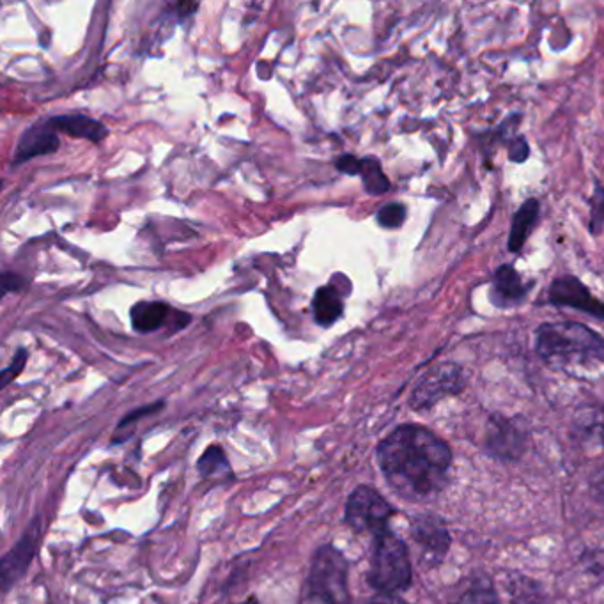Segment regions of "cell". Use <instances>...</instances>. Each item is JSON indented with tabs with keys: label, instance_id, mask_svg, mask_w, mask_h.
I'll list each match as a JSON object with an SVG mask.
<instances>
[{
	"label": "cell",
	"instance_id": "6da1fadb",
	"mask_svg": "<svg viewBox=\"0 0 604 604\" xmlns=\"http://www.w3.org/2000/svg\"><path fill=\"white\" fill-rule=\"evenodd\" d=\"M388 486L406 500H424L447 488L454 454L449 443L419 424L395 427L376 449Z\"/></svg>",
	"mask_w": 604,
	"mask_h": 604
},
{
	"label": "cell",
	"instance_id": "7a4b0ae2",
	"mask_svg": "<svg viewBox=\"0 0 604 604\" xmlns=\"http://www.w3.org/2000/svg\"><path fill=\"white\" fill-rule=\"evenodd\" d=\"M537 355L557 369H596L604 364V339L580 323H544L534 333Z\"/></svg>",
	"mask_w": 604,
	"mask_h": 604
},
{
	"label": "cell",
	"instance_id": "3957f363",
	"mask_svg": "<svg viewBox=\"0 0 604 604\" xmlns=\"http://www.w3.org/2000/svg\"><path fill=\"white\" fill-rule=\"evenodd\" d=\"M367 581L378 594L397 596L410 589L413 581L410 551L403 539L390 530L374 537Z\"/></svg>",
	"mask_w": 604,
	"mask_h": 604
},
{
	"label": "cell",
	"instance_id": "277c9868",
	"mask_svg": "<svg viewBox=\"0 0 604 604\" xmlns=\"http://www.w3.org/2000/svg\"><path fill=\"white\" fill-rule=\"evenodd\" d=\"M349 564L332 544H323L310 560L309 594L323 604H351Z\"/></svg>",
	"mask_w": 604,
	"mask_h": 604
},
{
	"label": "cell",
	"instance_id": "5b68a950",
	"mask_svg": "<svg viewBox=\"0 0 604 604\" xmlns=\"http://www.w3.org/2000/svg\"><path fill=\"white\" fill-rule=\"evenodd\" d=\"M394 514V507L388 504L387 498L378 489L362 484L349 495L344 521L357 534H372L376 537L387 532L388 523Z\"/></svg>",
	"mask_w": 604,
	"mask_h": 604
},
{
	"label": "cell",
	"instance_id": "8992f818",
	"mask_svg": "<svg viewBox=\"0 0 604 604\" xmlns=\"http://www.w3.org/2000/svg\"><path fill=\"white\" fill-rule=\"evenodd\" d=\"M466 380L463 367L457 364H440L427 372L419 381L410 397V406L415 411L433 408L445 397L461 394L465 390Z\"/></svg>",
	"mask_w": 604,
	"mask_h": 604
},
{
	"label": "cell",
	"instance_id": "52a82bcc",
	"mask_svg": "<svg viewBox=\"0 0 604 604\" xmlns=\"http://www.w3.org/2000/svg\"><path fill=\"white\" fill-rule=\"evenodd\" d=\"M410 534L419 546L422 562L427 567L440 566L452 543L447 523L436 514H419L411 521Z\"/></svg>",
	"mask_w": 604,
	"mask_h": 604
},
{
	"label": "cell",
	"instance_id": "ba28073f",
	"mask_svg": "<svg viewBox=\"0 0 604 604\" xmlns=\"http://www.w3.org/2000/svg\"><path fill=\"white\" fill-rule=\"evenodd\" d=\"M548 302L557 307H571L589 314L592 318L604 321V303L592 295L578 277L564 275L551 282L548 289Z\"/></svg>",
	"mask_w": 604,
	"mask_h": 604
},
{
	"label": "cell",
	"instance_id": "9c48e42d",
	"mask_svg": "<svg viewBox=\"0 0 604 604\" xmlns=\"http://www.w3.org/2000/svg\"><path fill=\"white\" fill-rule=\"evenodd\" d=\"M486 449L496 459L518 461L527 450V434L516 420L491 417L486 433Z\"/></svg>",
	"mask_w": 604,
	"mask_h": 604
},
{
	"label": "cell",
	"instance_id": "30bf717a",
	"mask_svg": "<svg viewBox=\"0 0 604 604\" xmlns=\"http://www.w3.org/2000/svg\"><path fill=\"white\" fill-rule=\"evenodd\" d=\"M130 319L135 332L153 333L162 330L165 325L176 326L183 330L192 321V316L183 310L172 309L163 302H139L130 310Z\"/></svg>",
	"mask_w": 604,
	"mask_h": 604
},
{
	"label": "cell",
	"instance_id": "8fae6325",
	"mask_svg": "<svg viewBox=\"0 0 604 604\" xmlns=\"http://www.w3.org/2000/svg\"><path fill=\"white\" fill-rule=\"evenodd\" d=\"M61 148V140L54 128L48 124L47 117L29 126L18 139L13 151V165L34 160L38 156L52 155Z\"/></svg>",
	"mask_w": 604,
	"mask_h": 604
},
{
	"label": "cell",
	"instance_id": "7c38bea8",
	"mask_svg": "<svg viewBox=\"0 0 604 604\" xmlns=\"http://www.w3.org/2000/svg\"><path fill=\"white\" fill-rule=\"evenodd\" d=\"M528 291H530V286L521 280L519 273L514 270V266L504 264L496 270L495 277H493L489 300L498 309H509V307L523 302Z\"/></svg>",
	"mask_w": 604,
	"mask_h": 604
},
{
	"label": "cell",
	"instance_id": "4fadbf2b",
	"mask_svg": "<svg viewBox=\"0 0 604 604\" xmlns=\"http://www.w3.org/2000/svg\"><path fill=\"white\" fill-rule=\"evenodd\" d=\"M38 530L24 535V539L16 544L13 550L9 551L6 557L2 558V587L8 592L11 585L24 576L25 571L31 566L32 557L36 553V544H38Z\"/></svg>",
	"mask_w": 604,
	"mask_h": 604
},
{
	"label": "cell",
	"instance_id": "5bb4252c",
	"mask_svg": "<svg viewBox=\"0 0 604 604\" xmlns=\"http://www.w3.org/2000/svg\"><path fill=\"white\" fill-rule=\"evenodd\" d=\"M48 124L57 133H66L73 139H86L101 142L109 135L107 126L86 114H64V116L47 117Z\"/></svg>",
	"mask_w": 604,
	"mask_h": 604
},
{
	"label": "cell",
	"instance_id": "9a60e30c",
	"mask_svg": "<svg viewBox=\"0 0 604 604\" xmlns=\"http://www.w3.org/2000/svg\"><path fill=\"white\" fill-rule=\"evenodd\" d=\"M539 211H541V204L534 197H530L519 206V210L512 218L511 234H509L511 252H519L521 248L525 247L528 236L532 233L535 222L539 218Z\"/></svg>",
	"mask_w": 604,
	"mask_h": 604
},
{
	"label": "cell",
	"instance_id": "2e32d148",
	"mask_svg": "<svg viewBox=\"0 0 604 604\" xmlns=\"http://www.w3.org/2000/svg\"><path fill=\"white\" fill-rule=\"evenodd\" d=\"M312 312H314V319L318 325L326 326V328L332 326L344 312V300H342L339 289L332 284L319 287L312 298Z\"/></svg>",
	"mask_w": 604,
	"mask_h": 604
},
{
	"label": "cell",
	"instance_id": "e0dca14e",
	"mask_svg": "<svg viewBox=\"0 0 604 604\" xmlns=\"http://www.w3.org/2000/svg\"><path fill=\"white\" fill-rule=\"evenodd\" d=\"M449 604H502L493 581L488 576L473 578L472 583Z\"/></svg>",
	"mask_w": 604,
	"mask_h": 604
},
{
	"label": "cell",
	"instance_id": "ac0fdd59",
	"mask_svg": "<svg viewBox=\"0 0 604 604\" xmlns=\"http://www.w3.org/2000/svg\"><path fill=\"white\" fill-rule=\"evenodd\" d=\"M360 178L364 183V190L369 195L387 194L390 190V179L387 178V174L383 172L380 160L378 158H362V169H360Z\"/></svg>",
	"mask_w": 604,
	"mask_h": 604
},
{
	"label": "cell",
	"instance_id": "d6986e66",
	"mask_svg": "<svg viewBox=\"0 0 604 604\" xmlns=\"http://www.w3.org/2000/svg\"><path fill=\"white\" fill-rule=\"evenodd\" d=\"M197 470L202 477H215L220 472L231 473L229 459L225 456L224 449L220 445H210L204 450V454L197 461Z\"/></svg>",
	"mask_w": 604,
	"mask_h": 604
},
{
	"label": "cell",
	"instance_id": "ffe728a7",
	"mask_svg": "<svg viewBox=\"0 0 604 604\" xmlns=\"http://www.w3.org/2000/svg\"><path fill=\"white\" fill-rule=\"evenodd\" d=\"M376 220L383 229H399L406 220V208L401 202H390L376 213Z\"/></svg>",
	"mask_w": 604,
	"mask_h": 604
},
{
	"label": "cell",
	"instance_id": "44dd1931",
	"mask_svg": "<svg viewBox=\"0 0 604 604\" xmlns=\"http://www.w3.org/2000/svg\"><path fill=\"white\" fill-rule=\"evenodd\" d=\"M604 227V186H596L590 197L589 231L597 236Z\"/></svg>",
	"mask_w": 604,
	"mask_h": 604
},
{
	"label": "cell",
	"instance_id": "7402d4cb",
	"mask_svg": "<svg viewBox=\"0 0 604 604\" xmlns=\"http://www.w3.org/2000/svg\"><path fill=\"white\" fill-rule=\"evenodd\" d=\"M25 362H27V351L20 348L16 351L15 358H13V362H11L8 369H4V372H2V388L8 387L11 381L20 376V372L24 371Z\"/></svg>",
	"mask_w": 604,
	"mask_h": 604
},
{
	"label": "cell",
	"instance_id": "603a6c76",
	"mask_svg": "<svg viewBox=\"0 0 604 604\" xmlns=\"http://www.w3.org/2000/svg\"><path fill=\"white\" fill-rule=\"evenodd\" d=\"M335 167L346 176H360L362 158H357L355 155H342L335 160Z\"/></svg>",
	"mask_w": 604,
	"mask_h": 604
},
{
	"label": "cell",
	"instance_id": "cb8c5ba5",
	"mask_svg": "<svg viewBox=\"0 0 604 604\" xmlns=\"http://www.w3.org/2000/svg\"><path fill=\"white\" fill-rule=\"evenodd\" d=\"M528 155H530V146H528L527 140L523 139V137H518V139L512 140L511 144H509V158H511V162H527Z\"/></svg>",
	"mask_w": 604,
	"mask_h": 604
},
{
	"label": "cell",
	"instance_id": "d4e9b609",
	"mask_svg": "<svg viewBox=\"0 0 604 604\" xmlns=\"http://www.w3.org/2000/svg\"><path fill=\"white\" fill-rule=\"evenodd\" d=\"M163 403H155L149 404V406H144V408H139V410L133 411L130 415H126L123 420H121V424H119V429H123V427L128 426V424H133V422H137L140 417H146V415H151V413H156L158 410H162Z\"/></svg>",
	"mask_w": 604,
	"mask_h": 604
},
{
	"label": "cell",
	"instance_id": "484cf974",
	"mask_svg": "<svg viewBox=\"0 0 604 604\" xmlns=\"http://www.w3.org/2000/svg\"><path fill=\"white\" fill-rule=\"evenodd\" d=\"M27 286V282L18 275H11V273H4L2 275V287H4V295L9 291H22Z\"/></svg>",
	"mask_w": 604,
	"mask_h": 604
},
{
	"label": "cell",
	"instance_id": "4316f807",
	"mask_svg": "<svg viewBox=\"0 0 604 604\" xmlns=\"http://www.w3.org/2000/svg\"><path fill=\"white\" fill-rule=\"evenodd\" d=\"M357 604H410L406 603L404 599L397 596H390V594H376V596L365 597L362 601H358Z\"/></svg>",
	"mask_w": 604,
	"mask_h": 604
},
{
	"label": "cell",
	"instance_id": "83f0119b",
	"mask_svg": "<svg viewBox=\"0 0 604 604\" xmlns=\"http://www.w3.org/2000/svg\"><path fill=\"white\" fill-rule=\"evenodd\" d=\"M176 8L179 9V15L190 16L192 13H194V11H197L199 6H197V4H190V2H181V4L176 6Z\"/></svg>",
	"mask_w": 604,
	"mask_h": 604
},
{
	"label": "cell",
	"instance_id": "f1b7e54d",
	"mask_svg": "<svg viewBox=\"0 0 604 604\" xmlns=\"http://www.w3.org/2000/svg\"><path fill=\"white\" fill-rule=\"evenodd\" d=\"M240 604H259V601H257V597H248L247 601Z\"/></svg>",
	"mask_w": 604,
	"mask_h": 604
}]
</instances>
